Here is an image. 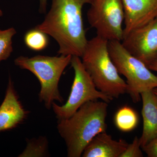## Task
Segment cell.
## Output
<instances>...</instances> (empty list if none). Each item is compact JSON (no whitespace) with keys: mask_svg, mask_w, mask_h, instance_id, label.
Wrapping results in <instances>:
<instances>
[{"mask_svg":"<svg viewBox=\"0 0 157 157\" xmlns=\"http://www.w3.org/2000/svg\"><path fill=\"white\" fill-rule=\"evenodd\" d=\"M92 0H52L49 11L35 28L53 38L59 46L58 53L81 58L87 45L82 9Z\"/></svg>","mask_w":157,"mask_h":157,"instance_id":"6da1fadb","label":"cell"},{"mask_svg":"<svg viewBox=\"0 0 157 157\" xmlns=\"http://www.w3.org/2000/svg\"><path fill=\"white\" fill-rule=\"evenodd\" d=\"M108 103L86 102L67 119L58 121V131L64 140L69 157L82 156L84 149L95 136L106 132Z\"/></svg>","mask_w":157,"mask_h":157,"instance_id":"7a4b0ae2","label":"cell"},{"mask_svg":"<svg viewBox=\"0 0 157 157\" xmlns=\"http://www.w3.org/2000/svg\"><path fill=\"white\" fill-rule=\"evenodd\" d=\"M81 58L98 90L113 99L127 93L126 82L109 55L108 41L98 36L88 40Z\"/></svg>","mask_w":157,"mask_h":157,"instance_id":"3957f363","label":"cell"},{"mask_svg":"<svg viewBox=\"0 0 157 157\" xmlns=\"http://www.w3.org/2000/svg\"><path fill=\"white\" fill-rule=\"evenodd\" d=\"M72 57L71 55L20 56L15 59L14 63L18 67L29 70L37 77L41 85L39 101L50 109L55 101L63 102L59 91V83L63 72L70 64Z\"/></svg>","mask_w":157,"mask_h":157,"instance_id":"277c9868","label":"cell"},{"mask_svg":"<svg viewBox=\"0 0 157 157\" xmlns=\"http://www.w3.org/2000/svg\"><path fill=\"white\" fill-rule=\"evenodd\" d=\"M108 50L118 72L126 78L127 93L135 103L140 101L141 93L157 87V76L128 52L121 42L108 41Z\"/></svg>","mask_w":157,"mask_h":157,"instance_id":"5b68a950","label":"cell"},{"mask_svg":"<svg viewBox=\"0 0 157 157\" xmlns=\"http://www.w3.org/2000/svg\"><path fill=\"white\" fill-rule=\"evenodd\" d=\"M70 64L74 70L75 76L67 101L62 106L54 102L52 107L58 121L71 117L89 101L101 99L109 103L113 99L98 90L79 57L72 56Z\"/></svg>","mask_w":157,"mask_h":157,"instance_id":"8992f818","label":"cell"},{"mask_svg":"<svg viewBox=\"0 0 157 157\" xmlns=\"http://www.w3.org/2000/svg\"><path fill=\"white\" fill-rule=\"evenodd\" d=\"M87 13L90 25L95 29L97 36L107 41L121 42L124 19L122 0H92Z\"/></svg>","mask_w":157,"mask_h":157,"instance_id":"52a82bcc","label":"cell"},{"mask_svg":"<svg viewBox=\"0 0 157 157\" xmlns=\"http://www.w3.org/2000/svg\"><path fill=\"white\" fill-rule=\"evenodd\" d=\"M124 48L146 66L157 59V18L130 32L121 42Z\"/></svg>","mask_w":157,"mask_h":157,"instance_id":"ba28073f","label":"cell"},{"mask_svg":"<svg viewBox=\"0 0 157 157\" xmlns=\"http://www.w3.org/2000/svg\"><path fill=\"white\" fill-rule=\"evenodd\" d=\"M124 13V37L157 18V0H122Z\"/></svg>","mask_w":157,"mask_h":157,"instance_id":"9c48e42d","label":"cell"},{"mask_svg":"<svg viewBox=\"0 0 157 157\" xmlns=\"http://www.w3.org/2000/svg\"><path fill=\"white\" fill-rule=\"evenodd\" d=\"M28 113L19 100L10 76L6 95L0 106V132L17 127L25 119Z\"/></svg>","mask_w":157,"mask_h":157,"instance_id":"30bf717a","label":"cell"},{"mask_svg":"<svg viewBox=\"0 0 157 157\" xmlns=\"http://www.w3.org/2000/svg\"><path fill=\"white\" fill-rule=\"evenodd\" d=\"M128 144L125 140L113 139L106 132L95 136L84 149L83 157H120Z\"/></svg>","mask_w":157,"mask_h":157,"instance_id":"8fae6325","label":"cell"},{"mask_svg":"<svg viewBox=\"0 0 157 157\" xmlns=\"http://www.w3.org/2000/svg\"><path fill=\"white\" fill-rule=\"evenodd\" d=\"M140 96L143 120V132L139 138L141 147L157 137V96L152 90L143 92Z\"/></svg>","mask_w":157,"mask_h":157,"instance_id":"7c38bea8","label":"cell"},{"mask_svg":"<svg viewBox=\"0 0 157 157\" xmlns=\"http://www.w3.org/2000/svg\"><path fill=\"white\" fill-rule=\"evenodd\" d=\"M114 122L116 126L121 132H131L137 127L138 117L134 109L128 106H124L117 112Z\"/></svg>","mask_w":157,"mask_h":157,"instance_id":"4fadbf2b","label":"cell"},{"mask_svg":"<svg viewBox=\"0 0 157 157\" xmlns=\"http://www.w3.org/2000/svg\"><path fill=\"white\" fill-rule=\"evenodd\" d=\"M48 142L45 137L27 140V146L19 157H46L48 155Z\"/></svg>","mask_w":157,"mask_h":157,"instance_id":"5bb4252c","label":"cell"},{"mask_svg":"<svg viewBox=\"0 0 157 157\" xmlns=\"http://www.w3.org/2000/svg\"><path fill=\"white\" fill-rule=\"evenodd\" d=\"M24 42L28 48L31 50L39 52L47 48L49 40L47 34L35 28L26 33Z\"/></svg>","mask_w":157,"mask_h":157,"instance_id":"9a60e30c","label":"cell"},{"mask_svg":"<svg viewBox=\"0 0 157 157\" xmlns=\"http://www.w3.org/2000/svg\"><path fill=\"white\" fill-rule=\"evenodd\" d=\"M16 33V30L13 27L0 30V63L11 56L13 51L12 38Z\"/></svg>","mask_w":157,"mask_h":157,"instance_id":"2e32d148","label":"cell"},{"mask_svg":"<svg viewBox=\"0 0 157 157\" xmlns=\"http://www.w3.org/2000/svg\"><path fill=\"white\" fill-rule=\"evenodd\" d=\"M139 138L136 136L133 142L128 144L125 150L121 155L120 157H142L143 153L140 149Z\"/></svg>","mask_w":157,"mask_h":157,"instance_id":"e0dca14e","label":"cell"},{"mask_svg":"<svg viewBox=\"0 0 157 157\" xmlns=\"http://www.w3.org/2000/svg\"><path fill=\"white\" fill-rule=\"evenodd\" d=\"M149 157H157V137L141 147Z\"/></svg>","mask_w":157,"mask_h":157,"instance_id":"ac0fdd59","label":"cell"},{"mask_svg":"<svg viewBox=\"0 0 157 157\" xmlns=\"http://www.w3.org/2000/svg\"><path fill=\"white\" fill-rule=\"evenodd\" d=\"M40 1V6L39 11L42 14L46 13L47 9V0H39Z\"/></svg>","mask_w":157,"mask_h":157,"instance_id":"d6986e66","label":"cell"},{"mask_svg":"<svg viewBox=\"0 0 157 157\" xmlns=\"http://www.w3.org/2000/svg\"><path fill=\"white\" fill-rule=\"evenodd\" d=\"M147 67L149 70L157 72V59L150 63Z\"/></svg>","mask_w":157,"mask_h":157,"instance_id":"ffe728a7","label":"cell"},{"mask_svg":"<svg viewBox=\"0 0 157 157\" xmlns=\"http://www.w3.org/2000/svg\"><path fill=\"white\" fill-rule=\"evenodd\" d=\"M152 91L157 96V87L155 88L152 90Z\"/></svg>","mask_w":157,"mask_h":157,"instance_id":"44dd1931","label":"cell"},{"mask_svg":"<svg viewBox=\"0 0 157 157\" xmlns=\"http://www.w3.org/2000/svg\"><path fill=\"white\" fill-rule=\"evenodd\" d=\"M3 15V11L1 10V9H0V17H2Z\"/></svg>","mask_w":157,"mask_h":157,"instance_id":"7402d4cb","label":"cell"}]
</instances>
